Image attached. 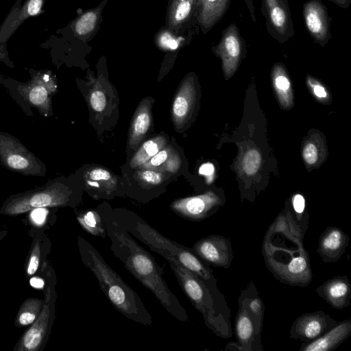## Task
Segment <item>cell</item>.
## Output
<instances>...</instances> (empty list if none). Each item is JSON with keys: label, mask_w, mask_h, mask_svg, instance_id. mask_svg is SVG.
<instances>
[{"label": "cell", "mask_w": 351, "mask_h": 351, "mask_svg": "<svg viewBox=\"0 0 351 351\" xmlns=\"http://www.w3.org/2000/svg\"><path fill=\"white\" fill-rule=\"evenodd\" d=\"M243 1L245 2V3L246 5V7L250 12V17H251L252 21L256 22V17L255 8H254V5L253 3V0H243Z\"/></svg>", "instance_id": "ab89813d"}, {"label": "cell", "mask_w": 351, "mask_h": 351, "mask_svg": "<svg viewBox=\"0 0 351 351\" xmlns=\"http://www.w3.org/2000/svg\"><path fill=\"white\" fill-rule=\"evenodd\" d=\"M43 4V0H29L25 6V16H32L40 13Z\"/></svg>", "instance_id": "e575fe53"}, {"label": "cell", "mask_w": 351, "mask_h": 351, "mask_svg": "<svg viewBox=\"0 0 351 351\" xmlns=\"http://www.w3.org/2000/svg\"><path fill=\"white\" fill-rule=\"evenodd\" d=\"M51 242L43 228H37L33 236L32 245L25 264L27 277H32L49 263L47 256L49 253Z\"/></svg>", "instance_id": "44dd1931"}, {"label": "cell", "mask_w": 351, "mask_h": 351, "mask_svg": "<svg viewBox=\"0 0 351 351\" xmlns=\"http://www.w3.org/2000/svg\"><path fill=\"white\" fill-rule=\"evenodd\" d=\"M351 335V319H346L337 322L319 337L307 343H303L299 351H331L338 348Z\"/></svg>", "instance_id": "d6986e66"}, {"label": "cell", "mask_w": 351, "mask_h": 351, "mask_svg": "<svg viewBox=\"0 0 351 351\" xmlns=\"http://www.w3.org/2000/svg\"><path fill=\"white\" fill-rule=\"evenodd\" d=\"M302 155L305 162L308 165L315 163L318 159L316 146L313 143H308L303 149Z\"/></svg>", "instance_id": "836d02e7"}, {"label": "cell", "mask_w": 351, "mask_h": 351, "mask_svg": "<svg viewBox=\"0 0 351 351\" xmlns=\"http://www.w3.org/2000/svg\"><path fill=\"white\" fill-rule=\"evenodd\" d=\"M215 171L214 165L210 162L203 164L199 169V173L202 175L210 176L213 175Z\"/></svg>", "instance_id": "74e56055"}, {"label": "cell", "mask_w": 351, "mask_h": 351, "mask_svg": "<svg viewBox=\"0 0 351 351\" xmlns=\"http://www.w3.org/2000/svg\"><path fill=\"white\" fill-rule=\"evenodd\" d=\"M230 0H204V24L206 27H211L226 14Z\"/></svg>", "instance_id": "83f0119b"}, {"label": "cell", "mask_w": 351, "mask_h": 351, "mask_svg": "<svg viewBox=\"0 0 351 351\" xmlns=\"http://www.w3.org/2000/svg\"><path fill=\"white\" fill-rule=\"evenodd\" d=\"M167 144V138L162 135H158L147 140L139 147L132 158L130 162V167L138 169L166 147Z\"/></svg>", "instance_id": "484cf974"}, {"label": "cell", "mask_w": 351, "mask_h": 351, "mask_svg": "<svg viewBox=\"0 0 351 351\" xmlns=\"http://www.w3.org/2000/svg\"><path fill=\"white\" fill-rule=\"evenodd\" d=\"M261 162L260 153L256 149H251L245 153L242 160V167L247 175L252 176L258 171Z\"/></svg>", "instance_id": "4dcf8cb0"}, {"label": "cell", "mask_w": 351, "mask_h": 351, "mask_svg": "<svg viewBox=\"0 0 351 351\" xmlns=\"http://www.w3.org/2000/svg\"><path fill=\"white\" fill-rule=\"evenodd\" d=\"M97 15L92 12L84 14L75 24V31L80 35L87 34L95 28Z\"/></svg>", "instance_id": "1f68e13d"}, {"label": "cell", "mask_w": 351, "mask_h": 351, "mask_svg": "<svg viewBox=\"0 0 351 351\" xmlns=\"http://www.w3.org/2000/svg\"><path fill=\"white\" fill-rule=\"evenodd\" d=\"M77 244L84 265L93 273L113 307L129 319L145 326L151 325L152 317L136 292L108 265L88 241L79 236Z\"/></svg>", "instance_id": "3957f363"}, {"label": "cell", "mask_w": 351, "mask_h": 351, "mask_svg": "<svg viewBox=\"0 0 351 351\" xmlns=\"http://www.w3.org/2000/svg\"><path fill=\"white\" fill-rule=\"evenodd\" d=\"M305 232L293 215L280 213L265 234L262 244L265 264L284 284L306 287L313 279L309 255L303 245Z\"/></svg>", "instance_id": "6da1fadb"}, {"label": "cell", "mask_w": 351, "mask_h": 351, "mask_svg": "<svg viewBox=\"0 0 351 351\" xmlns=\"http://www.w3.org/2000/svg\"><path fill=\"white\" fill-rule=\"evenodd\" d=\"M40 272L45 280L43 308L37 319L19 338L13 348L14 351H42L51 333L57 298L56 274L49 263Z\"/></svg>", "instance_id": "52a82bcc"}, {"label": "cell", "mask_w": 351, "mask_h": 351, "mask_svg": "<svg viewBox=\"0 0 351 351\" xmlns=\"http://www.w3.org/2000/svg\"><path fill=\"white\" fill-rule=\"evenodd\" d=\"M244 42L235 23L229 25L222 32L215 52L222 61L226 75L230 76L237 69L244 49Z\"/></svg>", "instance_id": "2e32d148"}, {"label": "cell", "mask_w": 351, "mask_h": 351, "mask_svg": "<svg viewBox=\"0 0 351 351\" xmlns=\"http://www.w3.org/2000/svg\"><path fill=\"white\" fill-rule=\"evenodd\" d=\"M192 250L208 265L228 269L233 260L231 241L222 235L204 237L193 244Z\"/></svg>", "instance_id": "4fadbf2b"}, {"label": "cell", "mask_w": 351, "mask_h": 351, "mask_svg": "<svg viewBox=\"0 0 351 351\" xmlns=\"http://www.w3.org/2000/svg\"><path fill=\"white\" fill-rule=\"evenodd\" d=\"M195 88L189 82L179 88L172 105V121L181 130L190 118L195 103Z\"/></svg>", "instance_id": "7402d4cb"}, {"label": "cell", "mask_w": 351, "mask_h": 351, "mask_svg": "<svg viewBox=\"0 0 351 351\" xmlns=\"http://www.w3.org/2000/svg\"><path fill=\"white\" fill-rule=\"evenodd\" d=\"M239 308L234 320V332L237 342L228 343L226 350L263 351L261 337L264 318L250 312L238 299Z\"/></svg>", "instance_id": "9c48e42d"}, {"label": "cell", "mask_w": 351, "mask_h": 351, "mask_svg": "<svg viewBox=\"0 0 351 351\" xmlns=\"http://www.w3.org/2000/svg\"><path fill=\"white\" fill-rule=\"evenodd\" d=\"M29 283L32 287L36 289H43L45 285V280L40 276H34L30 278Z\"/></svg>", "instance_id": "f35d334b"}, {"label": "cell", "mask_w": 351, "mask_h": 351, "mask_svg": "<svg viewBox=\"0 0 351 351\" xmlns=\"http://www.w3.org/2000/svg\"><path fill=\"white\" fill-rule=\"evenodd\" d=\"M89 101L93 110L99 112L106 108L107 99L103 90L94 88L90 92Z\"/></svg>", "instance_id": "d6a6232c"}, {"label": "cell", "mask_w": 351, "mask_h": 351, "mask_svg": "<svg viewBox=\"0 0 351 351\" xmlns=\"http://www.w3.org/2000/svg\"><path fill=\"white\" fill-rule=\"evenodd\" d=\"M43 302V300L36 298L24 300L17 311L14 326L19 328L33 324L42 310Z\"/></svg>", "instance_id": "4316f807"}, {"label": "cell", "mask_w": 351, "mask_h": 351, "mask_svg": "<svg viewBox=\"0 0 351 351\" xmlns=\"http://www.w3.org/2000/svg\"><path fill=\"white\" fill-rule=\"evenodd\" d=\"M77 203L73 189L58 180L40 187L10 195L0 208V214L16 216L34 209L74 206Z\"/></svg>", "instance_id": "8992f818"}, {"label": "cell", "mask_w": 351, "mask_h": 351, "mask_svg": "<svg viewBox=\"0 0 351 351\" xmlns=\"http://www.w3.org/2000/svg\"><path fill=\"white\" fill-rule=\"evenodd\" d=\"M135 178L143 189H149L160 185L166 179V173L154 169H138Z\"/></svg>", "instance_id": "f1b7e54d"}, {"label": "cell", "mask_w": 351, "mask_h": 351, "mask_svg": "<svg viewBox=\"0 0 351 351\" xmlns=\"http://www.w3.org/2000/svg\"><path fill=\"white\" fill-rule=\"evenodd\" d=\"M309 84L313 88V93L318 98H325L327 97V93L324 86L317 83H313L312 80H309Z\"/></svg>", "instance_id": "8d00e7d4"}, {"label": "cell", "mask_w": 351, "mask_h": 351, "mask_svg": "<svg viewBox=\"0 0 351 351\" xmlns=\"http://www.w3.org/2000/svg\"><path fill=\"white\" fill-rule=\"evenodd\" d=\"M84 178L87 189L96 199L112 197L117 191V178L103 167H95L87 169Z\"/></svg>", "instance_id": "ffe728a7"}, {"label": "cell", "mask_w": 351, "mask_h": 351, "mask_svg": "<svg viewBox=\"0 0 351 351\" xmlns=\"http://www.w3.org/2000/svg\"><path fill=\"white\" fill-rule=\"evenodd\" d=\"M274 85L282 99H285L291 92V84L285 69L280 64H277L273 69Z\"/></svg>", "instance_id": "f546056e"}, {"label": "cell", "mask_w": 351, "mask_h": 351, "mask_svg": "<svg viewBox=\"0 0 351 351\" xmlns=\"http://www.w3.org/2000/svg\"><path fill=\"white\" fill-rule=\"evenodd\" d=\"M337 322L323 311L306 313L298 317L293 322L290 338L310 342L328 331Z\"/></svg>", "instance_id": "5bb4252c"}, {"label": "cell", "mask_w": 351, "mask_h": 351, "mask_svg": "<svg viewBox=\"0 0 351 351\" xmlns=\"http://www.w3.org/2000/svg\"><path fill=\"white\" fill-rule=\"evenodd\" d=\"M114 220L152 251L169 255L181 265L206 282L216 281L213 271L192 250L172 241L152 227L136 214L125 210H111Z\"/></svg>", "instance_id": "5b68a950"}, {"label": "cell", "mask_w": 351, "mask_h": 351, "mask_svg": "<svg viewBox=\"0 0 351 351\" xmlns=\"http://www.w3.org/2000/svg\"><path fill=\"white\" fill-rule=\"evenodd\" d=\"M349 242V236L341 228L328 226L319 237L317 252L324 263H335L341 258Z\"/></svg>", "instance_id": "e0dca14e"}, {"label": "cell", "mask_w": 351, "mask_h": 351, "mask_svg": "<svg viewBox=\"0 0 351 351\" xmlns=\"http://www.w3.org/2000/svg\"><path fill=\"white\" fill-rule=\"evenodd\" d=\"M25 100L45 116L51 112V97L57 92V84L49 73H39L18 88Z\"/></svg>", "instance_id": "7c38bea8"}, {"label": "cell", "mask_w": 351, "mask_h": 351, "mask_svg": "<svg viewBox=\"0 0 351 351\" xmlns=\"http://www.w3.org/2000/svg\"><path fill=\"white\" fill-rule=\"evenodd\" d=\"M191 3L188 1H182L178 6L176 12V19L178 21L184 19L190 12Z\"/></svg>", "instance_id": "d590c367"}, {"label": "cell", "mask_w": 351, "mask_h": 351, "mask_svg": "<svg viewBox=\"0 0 351 351\" xmlns=\"http://www.w3.org/2000/svg\"><path fill=\"white\" fill-rule=\"evenodd\" d=\"M261 3L268 34L280 44H285L295 34L288 0H261Z\"/></svg>", "instance_id": "30bf717a"}, {"label": "cell", "mask_w": 351, "mask_h": 351, "mask_svg": "<svg viewBox=\"0 0 351 351\" xmlns=\"http://www.w3.org/2000/svg\"><path fill=\"white\" fill-rule=\"evenodd\" d=\"M327 1H330L332 2L333 3H335L336 5H337L341 8H343V9L348 8L351 3V0H327Z\"/></svg>", "instance_id": "60d3db41"}, {"label": "cell", "mask_w": 351, "mask_h": 351, "mask_svg": "<svg viewBox=\"0 0 351 351\" xmlns=\"http://www.w3.org/2000/svg\"><path fill=\"white\" fill-rule=\"evenodd\" d=\"M0 162L7 169L24 176L44 177L45 165L18 138L0 131Z\"/></svg>", "instance_id": "ba28073f"}, {"label": "cell", "mask_w": 351, "mask_h": 351, "mask_svg": "<svg viewBox=\"0 0 351 351\" xmlns=\"http://www.w3.org/2000/svg\"><path fill=\"white\" fill-rule=\"evenodd\" d=\"M76 218L80 226L90 234L101 239L107 237L104 208L80 211Z\"/></svg>", "instance_id": "d4e9b609"}, {"label": "cell", "mask_w": 351, "mask_h": 351, "mask_svg": "<svg viewBox=\"0 0 351 351\" xmlns=\"http://www.w3.org/2000/svg\"><path fill=\"white\" fill-rule=\"evenodd\" d=\"M302 14L306 28L314 40L325 47L331 38L330 19L321 0H309L304 3Z\"/></svg>", "instance_id": "9a60e30c"}, {"label": "cell", "mask_w": 351, "mask_h": 351, "mask_svg": "<svg viewBox=\"0 0 351 351\" xmlns=\"http://www.w3.org/2000/svg\"><path fill=\"white\" fill-rule=\"evenodd\" d=\"M152 104L150 99H143L134 114L129 134V145L132 149L138 147L152 125Z\"/></svg>", "instance_id": "603a6c76"}, {"label": "cell", "mask_w": 351, "mask_h": 351, "mask_svg": "<svg viewBox=\"0 0 351 351\" xmlns=\"http://www.w3.org/2000/svg\"><path fill=\"white\" fill-rule=\"evenodd\" d=\"M104 220L111 250L132 275L151 291L162 306L178 320L189 317L162 278L164 271L153 256L141 247L113 218L111 209L104 208Z\"/></svg>", "instance_id": "7a4b0ae2"}, {"label": "cell", "mask_w": 351, "mask_h": 351, "mask_svg": "<svg viewBox=\"0 0 351 351\" xmlns=\"http://www.w3.org/2000/svg\"><path fill=\"white\" fill-rule=\"evenodd\" d=\"M170 265L183 292L192 305L203 316L205 325L215 335L229 339L233 332L231 326V310L225 296L219 290L217 282H206L181 265L173 257L163 256Z\"/></svg>", "instance_id": "277c9868"}, {"label": "cell", "mask_w": 351, "mask_h": 351, "mask_svg": "<svg viewBox=\"0 0 351 351\" xmlns=\"http://www.w3.org/2000/svg\"><path fill=\"white\" fill-rule=\"evenodd\" d=\"M221 204L222 199L218 195L208 191L202 195L175 199L170 204V208L183 219L199 221L213 215Z\"/></svg>", "instance_id": "8fae6325"}, {"label": "cell", "mask_w": 351, "mask_h": 351, "mask_svg": "<svg viewBox=\"0 0 351 351\" xmlns=\"http://www.w3.org/2000/svg\"><path fill=\"white\" fill-rule=\"evenodd\" d=\"M165 43L167 45V46L171 49H176L178 47L177 43L173 39L169 38V39H168V40H167V41Z\"/></svg>", "instance_id": "b9f144b4"}, {"label": "cell", "mask_w": 351, "mask_h": 351, "mask_svg": "<svg viewBox=\"0 0 351 351\" xmlns=\"http://www.w3.org/2000/svg\"><path fill=\"white\" fill-rule=\"evenodd\" d=\"M182 1H185V0H182Z\"/></svg>", "instance_id": "ee69618b"}, {"label": "cell", "mask_w": 351, "mask_h": 351, "mask_svg": "<svg viewBox=\"0 0 351 351\" xmlns=\"http://www.w3.org/2000/svg\"><path fill=\"white\" fill-rule=\"evenodd\" d=\"M8 234V230L0 226V241L2 240Z\"/></svg>", "instance_id": "7bdbcfd3"}, {"label": "cell", "mask_w": 351, "mask_h": 351, "mask_svg": "<svg viewBox=\"0 0 351 351\" xmlns=\"http://www.w3.org/2000/svg\"><path fill=\"white\" fill-rule=\"evenodd\" d=\"M315 292L335 309L341 310L350 305L351 284L346 275L327 280L315 289Z\"/></svg>", "instance_id": "ac0fdd59"}, {"label": "cell", "mask_w": 351, "mask_h": 351, "mask_svg": "<svg viewBox=\"0 0 351 351\" xmlns=\"http://www.w3.org/2000/svg\"><path fill=\"white\" fill-rule=\"evenodd\" d=\"M181 165L178 154L170 146H166L141 165L138 169H154L165 173H176Z\"/></svg>", "instance_id": "cb8c5ba5"}]
</instances>
